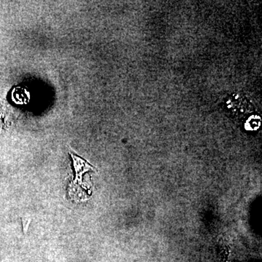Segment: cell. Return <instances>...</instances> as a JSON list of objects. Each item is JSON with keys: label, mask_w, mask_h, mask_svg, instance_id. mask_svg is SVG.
Segmentation results:
<instances>
[{"label": "cell", "mask_w": 262, "mask_h": 262, "mask_svg": "<svg viewBox=\"0 0 262 262\" xmlns=\"http://www.w3.org/2000/svg\"><path fill=\"white\" fill-rule=\"evenodd\" d=\"M71 158L73 160V166L75 168V180L71 182L69 188V194L72 201L77 202L84 201L88 199L89 196V189L84 187L82 179L83 175L86 172L94 170L92 165H90L85 160L82 159L80 157L70 153Z\"/></svg>", "instance_id": "obj_1"}]
</instances>
